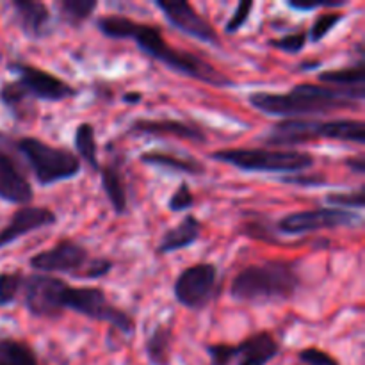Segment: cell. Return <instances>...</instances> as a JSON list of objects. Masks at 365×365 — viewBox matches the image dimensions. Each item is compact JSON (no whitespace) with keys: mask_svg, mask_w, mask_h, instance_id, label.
Segmentation results:
<instances>
[{"mask_svg":"<svg viewBox=\"0 0 365 365\" xmlns=\"http://www.w3.org/2000/svg\"><path fill=\"white\" fill-rule=\"evenodd\" d=\"M269 46L280 50V52L289 53V56H298L309 45V36H307V31H298L291 32V34H285L278 39H269Z\"/></svg>","mask_w":365,"mask_h":365,"instance_id":"f546056e","label":"cell"},{"mask_svg":"<svg viewBox=\"0 0 365 365\" xmlns=\"http://www.w3.org/2000/svg\"><path fill=\"white\" fill-rule=\"evenodd\" d=\"M0 200L21 207L34 200L31 182L21 173L20 163L9 153H0Z\"/></svg>","mask_w":365,"mask_h":365,"instance_id":"9a60e30c","label":"cell"},{"mask_svg":"<svg viewBox=\"0 0 365 365\" xmlns=\"http://www.w3.org/2000/svg\"><path fill=\"white\" fill-rule=\"evenodd\" d=\"M25 274L21 271L0 273V307H9L16 302L24 289Z\"/></svg>","mask_w":365,"mask_h":365,"instance_id":"83f0119b","label":"cell"},{"mask_svg":"<svg viewBox=\"0 0 365 365\" xmlns=\"http://www.w3.org/2000/svg\"><path fill=\"white\" fill-rule=\"evenodd\" d=\"M317 81L323 84L331 86V88L342 89H365V70H364V57H360L355 64L337 70H327L317 73Z\"/></svg>","mask_w":365,"mask_h":365,"instance_id":"7402d4cb","label":"cell"},{"mask_svg":"<svg viewBox=\"0 0 365 365\" xmlns=\"http://www.w3.org/2000/svg\"><path fill=\"white\" fill-rule=\"evenodd\" d=\"M242 232H245L248 237L257 239V241L278 245L277 230H274V227H271L269 220H250L248 223L242 227Z\"/></svg>","mask_w":365,"mask_h":365,"instance_id":"4dcf8cb0","label":"cell"},{"mask_svg":"<svg viewBox=\"0 0 365 365\" xmlns=\"http://www.w3.org/2000/svg\"><path fill=\"white\" fill-rule=\"evenodd\" d=\"M253 7H255V4H253L252 0H242V2L235 7V11H234V14L230 16V20L225 24V27H223L225 34H235V32L241 31V29L250 21Z\"/></svg>","mask_w":365,"mask_h":365,"instance_id":"836d02e7","label":"cell"},{"mask_svg":"<svg viewBox=\"0 0 365 365\" xmlns=\"http://www.w3.org/2000/svg\"><path fill=\"white\" fill-rule=\"evenodd\" d=\"M98 2L96 0H59L56 2L57 16L63 24L78 29L89 21L95 14Z\"/></svg>","mask_w":365,"mask_h":365,"instance_id":"cb8c5ba5","label":"cell"},{"mask_svg":"<svg viewBox=\"0 0 365 365\" xmlns=\"http://www.w3.org/2000/svg\"><path fill=\"white\" fill-rule=\"evenodd\" d=\"M298 360L305 365H341L334 355L319 348H305L298 353Z\"/></svg>","mask_w":365,"mask_h":365,"instance_id":"d590c367","label":"cell"},{"mask_svg":"<svg viewBox=\"0 0 365 365\" xmlns=\"http://www.w3.org/2000/svg\"><path fill=\"white\" fill-rule=\"evenodd\" d=\"M155 7L164 14L168 24L173 25L177 31L207 43V45L220 46L221 39L214 25L205 16L195 9V6L185 0H155Z\"/></svg>","mask_w":365,"mask_h":365,"instance_id":"7c38bea8","label":"cell"},{"mask_svg":"<svg viewBox=\"0 0 365 365\" xmlns=\"http://www.w3.org/2000/svg\"><path fill=\"white\" fill-rule=\"evenodd\" d=\"M319 139L365 145V125L362 120L339 118V120H280L262 138L264 145L277 150L309 145Z\"/></svg>","mask_w":365,"mask_h":365,"instance_id":"5b68a950","label":"cell"},{"mask_svg":"<svg viewBox=\"0 0 365 365\" xmlns=\"http://www.w3.org/2000/svg\"><path fill=\"white\" fill-rule=\"evenodd\" d=\"M217 289V267L200 262L182 271L173 284V296L184 309L200 312L212 302Z\"/></svg>","mask_w":365,"mask_h":365,"instance_id":"9c48e42d","label":"cell"},{"mask_svg":"<svg viewBox=\"0 0 365 365\" xmlns=\"http://www.w3.org/2000/svg\"><path fill=\"white\" fill-rule=\"evenodd\" d=\"M280 342L271 331H257L235 344L237 365H267L280 355Z\"/></svg>","mask_w":365,"mask_h":365,"instance_id":"e0dca14e","label":"cell"},{"mask_svg":"<svg viewBox=\"0 0 365 365\" xmlns=\"http://www.w3.org/2000/svg\"><path fill=\"white\" fill-rule=\"evenodd\" d=\"M128 134L135 135H173V138L185 139V141L203 145L207 141V134L196 125L187 123L182 120H171V118H163V120H148V118H138L132 121L127 128Z\"/></svg>","mask_w":365,"mask_h":365,"instance_id":"2e32d148","label":"cell"},{"mask_svg":"<svg viewBox=\"0 0 365 365\" xmlns=\"http://www.w3.org/2000/svg\"><path fill=\"white\" fill-rule=\"evenodd\" d=\"M364 96L365 89H342L305 82L294 86L287 93L255 91L248 95V102L253 109L266 116L305 120L307 116H324L335 110L360 109Z\"/></svg>","mask_w":365,"mask_h":365,"instance_id":"7a4b0ae2","label":"cell"},{"mask_svg":"<svg viewBox=\"0 0 365 365\" xmlns=\"http://www.w3.org/2000/svg\"><path fill=\"white\" fill-rule=\"evenodd\" d=\"M57 223V216L53 210L46 207L38 205H25L14 210L9 223L0 230V250L13 245L24 235L32 234V232L43 230V228L53 227Z\"/></svg>","mask_w":365,"mask_h":365,"instance_id":"4fadbf2b","label":"cell"},{"mask_svg":"<svg viewBox=\"0 0 365 365\" xmlns=\"http://www.w3.org/2000/svg\"><path fill=\"white\" fill-rule=\"evenodd\" d=\"M139 160L146 166L159 168V170L171 171L178 175H189V177H203L205 175V164L200 163L195 157H180L170 152H159V150H150L139 155Z\"/></svg>","mask_w":365,"mask_h":365,"instance_id":"d6986e66","label":"cell"},{"mask_svg":"<svg viewBox=\"0 0 365 365\" xmlns=\"http://www.w3.org/2000/svg\"><path fill=\"white\" fill-rule=\"evenodd\" d=\"M89 262H91V257L84 245L71 241V239H63L52 248L32 255L29 266L34 273L52 274V277L53 274H70V277L78 278Z\"/></svg>","mask_w":365,"mask_h":365,"instance_id":"8fae6325","label":"cell"},{"mask_svg":"<svg viewBox=\"0 0 365 365\" xmlns=\"http://www.w3.org/2000/svg\"><path fill=\"white\" fill-rule=\"evenodd\" d=\"M278 182L284 185H292V187H321L328 180L323 173H317V171H310V173L303 171V173L282 175L278 177Z\"/></svg>","mask_w":365,"mask_h":365,"instance_id":"1f68e13d","label":"cell"},{"mask_svg":"<svg viewBox=\"0 0 365 365\" xmlns=\"http://www.w3.org/2000/svg\"><path fill=\"white\" fill-rule=\"evenodd\" d=\"M196 200H195V195H192L191 187H189L187 182H180V185H178L177 189L173 191V195L170 196V200H168V209L171 210V212H187V210H191L192 207H195Z\"/></svg>","mask_w":365,"mask_h":365,"instance_id":"d6a6232c","label":"cell"},{"mask_svg":"<svg viewBox=\"0 0 365 365\" xmlns=\"http://www.w3.org/2000/svg\"><path fill=\"white\" fill-rule=\"evenodd\" d=\"M75 150L78 160H84L93 171H100L98 163V145H96V132L91 123H81L75 128L73 135Z\"/></svg>","mask_w":365,"mask_h":365,"instance_id":"484cf974","label":"cell"},{"mask_svg":"<svg viewBox=\"0 0 365 365\" xmlns=\"http://www.w3.org/2000/svg\"><path fill=\"white\" fill-rule=\"evenodd\" d=\"M56 309L61 317L64 310H73L78 316L110 324L123 335H132L135 330L130 314L114 307L100 287H71L68 282L61 280L56 292Z\"/></svg>","mask_w":365,"mask_h":365,"instance_id":"52a82bcc","label":"cell"},{"mask_svg":"<svg viewBox=\"0 0 365 365\" xmlns=\"http://www.w3.org/2000/svg\"><path fill=\"white\" fill-rule=\"evenodd\" d=\"M323 66V61L321 59H307L303 63H299L298 70L299 71H314V70H319Z\"/></svg>","mask_w":365,"mask_h":365,"instance_id":"ab89813d","label":"cell"},{"mask_svg":"<svg viewBox=\"0 0 365 365\" xmlns=\"http://www.w3.org/2000/svg\"><path fill=\"white\" fill-rule=\"evenodd\" d=\"M348 14L342 13V11H324V13L317 14V18L314 20V24L310 25V29L307 31L310 43H319L337 27L339 24L346 20Z\"/></svg>","mask_w":365,"mask_h":365,"instance_id":"4316f807","label":"cell"},{"mask_svg":"<svg viewBox=\"0 0 365 365\" xmlns=\"http://www.w3.org/2000/svg\"><path fill=\"white\" fill-rule=\"evenodd\" d=\"M114 264L110 259H91V262L88 264V267H86L84 271H82V274L78 278H82V280H100V278L107 277V274L113 271Z\"/></svg>","mask_w":365,"mask_h":365,"instance_id":"8d00e7d4","label":"cell"},{"mask_svg":"<svg viewBox=\"0 0 365 365\" xmlns=\"http://www.w3.org/2000/svg\"><path fill=\"white\" fill-rule=\"evenodd\" d=\"M205 351L209 355L210 365H232L235 362V344H207Z\"/></svg>","mask_w":365,"mask_h":365,"instance_id":"e575fe53","label":"cell"},{"mask_svg":"<svg viewBox=\"0 0 365 365\" xmlns=\"http://www.w3.org/2000/svg\"><path fill=\"white\" fill-rule=\"evenodd\" d=\"M7 70L16 73L14 81L21 86L25 95L34 102H64V100L75 98L78 95V89L71 86L70 82L63 81L57 75L45 71L43 68L32 66L21 61H13L7 64Z\"/></svg>","mask_w":365,"mask_h":365,"instance_id":"30bf717a","label":"cell"},{"mask_svg":"<svg viewBox=\"0 0 365 365\" xmlns=\"http://www.w3.org/2000/svg\"><path fill=\"white\" fill-rule=\"evenodd\" d=\"M100 182H102V189L106 192L107 200H109L110 207L116 212V216H123L128 210V192L125 178L121 171L118 170L114 164H106L100 166Z\"/></svg>","mask_w":365,"mask_h":365,"instance_id":"ffe728a7","label":"cell"},{"mask_svg":"<svg viewBox=\"0 0 365 365\" xmlns=\"http://www.w3.org/2000/svg\"><path fill=\"white\" fill-rule=\"evenodd\" d=\"M0 102L11 113V116L16 121L31 120L34 116V107L32 100L25 95L21 86L16 81L4 82L0 86Z\"/></svg>","mask_w":365,"mask_h":365,"instance_id":"603a6c76","label":"cell"},{"mask_svg":"<svg viewBox=\"0 0 365 365\" xmlns=\"http://www.w3.org/2000/svg\"><path fill=\"white\" fill-rule=\"evenodd\" d=\"M344 166L349 171H353L355 175H364L365 173V157L364 155H355L344 159Z\"/></svg>","mask_w":365,"mask_h":365,"instance_id":"f35d334b","label":"cell"},{"mask_svg":"<svg viewBox=\"0 0 365 365\" xmlns=\"http://www.w3.org/2000/svg\"><path fill=\"white\" fill-rule=\"evenodd\" d=\"M95 27L100 34L114 39V41L130 39L145 56L164 64L175 73L203 82V84L212 86V88H232V86H235V82L230 77H227L223 71L217 70L209 61L202 59L200 56L187 52V50L173 48L163 38V32L155 25L141 24V21L120 16V14H106V16L96 18Z\"/></svg>","mask_w":365,"mask_h":365,"instance_id":"6da1fadb","label":"cell"},{"mask_svg":"<svg viewBox=\"0 0 365 365\" xmlns=\"http://www.w3.org/2000/svg\"><path fill=\"white\" fill-rule=\"evenodd\" d=\"M210 159L237 168L245 173H303L316 166L312 153L298 150H271V148H223L210 153Z\"/></svg>","mask_w":365,"mask_h":365,"instance_id":"8992f818","label":"cell"},{"mask_svg":"<svg viewBox=\"0 0 365 365\" xmlns=\"http://www.w3.org/2000/svg\"><path fill=\"white\" fill-rule=\"evenodd\" d=\"M173 327L168 323H157L145 341L146 359L152 365H170L173 349Z\"/></svg>","mask_w":365,"mask_h":365,"instance_id":"44dd1931","label":"cell"},{"mask_svg":"<svg viewBox=\"0 0 365 365\" xmlns=\"http://www.w3.org/2000/svg\"><path fill=\"white\" fill-rule=\"evenodd\" d=\"M348 0H319V2H287V7L292 11H299V13H310L316 9H341V7L348 6Z\"/></svg>","mask_w":365,"mask_h":365,"instance_id":"74e56055","label":"cell"},{"mask_svg":"<svg viewBox=\"0 0 365 365\" xmlns=\"http://www.w3.org/2000/svg\"><path fill=\"white\" fill-rule=\"evenodd\" d=\"M0 365H39L34 348L20 339H0Z\"/></svg>","mask_w":365,"mask_h":365,"instance_id":"d4e9b609","label":"cell"},{"mask_svg":"<svg viewBox=\"0 0 365 365\" xmlns=\"http://www.w3.org/2000/svg\"><path fill=\"white\" fill-rule=\"evenodd\" d=\"M302 289L298 264L292 260L271 259L245 267L232 280L230 296L234 302L262 307L291 302Z\"/></svg>","mask_w":365,"mask_h":365,"instance_id":"3957f363","label":"cell"},{"mask_svg":"<svg viewBox=\"0 0 365 365\" xmlns=\"http://www.w3.org/2000/svg\"><path fill=\"white\" fill-rule=\"evenodd\" d=\"M356 225H362L360 214L353 210L335 209V207H321V209L287 214L274 225V230L282 235H303L341 227L353 228Z\"/></svg>","mask_w":365,"mask_h":365,"instance_id":"ba28073f","label":"cell"},{"mask_svg":"<svg viewBox=\"0 0 365 365\" xmlns=\"http://www.w3.org/2000/svg\"><path fill=\"white\" fill-rule=\"evenodd\" d=\"M14 24L25 38L32 41L46 39L53 32V16L50 7L39 0H13Z\"/></svg>","mask_w":365,"mask_h":365,"instance_id":"5bb4252c","label":"cell"},{"mask_svg":"<svg viewBox=\"0 0 365 365\" xmlns=\"http://www.w3.org/2000/svg\"><path fill=\"white\" fill-rule=\"evenodd\" d=\"M324 202L328 205L335 207V209H355L362 210L365 205V196H364V187L360 185L356 191H348V192H330V195L324 196Z\"/></svg>","mask_w":365,"mask_h":365,"instance_id":"f1b7e54d","label":"cell"},{"mask_svg":"<svg viewBox=\"0 0 365 365\" xmlns=\"http://www.w3.org/2000/svg\"><path fill=\"white\" fill-rule=\"evenodd\" d=\"M202 221L195 214H185L180 223L164 232L157 245V255H170V253L191 248L202 237Z\"/></svg>","mask_w":365,"mask_h":365,"instance_id":"ac0fdd59","label":"cell"},{"mask_svg":"<svg viewBox=\"0 0 365 365\" xmlns=\"http://www.w3.org/2000/svg\"><path fill=\"white\" fill-rule=\"evenodd\" d=\"M121 100H123L125 103H128V106H138V103L143 100V93L128 91V93H125L123 98H121Z\"/></svg>","mask_w":365,"mask_h":365,"instance_id":"60d3db41","label":"cell"},{"mask_svg":"<svg viewBox=\"0 0 365 365\" xmlns=\"http://www.w3.org/2000/svg\"><path fill=\"white\" fill-rule=\"evenodd\" d=\"M9 150L13 155H18L20 164L25 163L41 187L73 180L81 175V160L71 150L48 145L39 138L24 135L13 139L0 132V153Z\"/></svg>","mask_w":365,"mask_h":365,"instance_id":"277c9868","label":"cell"}]
</instances>
